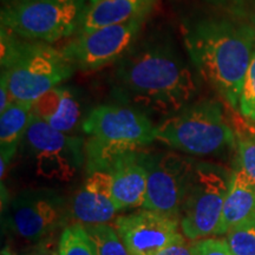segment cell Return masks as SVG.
Returning <instances> with one entry per match:
<instances>
[{"label":"cell","instance_id":"6da1fadb","mask_svg":"<svg viewBox=\"0 0 255 255\" xmlns=\"http://www.w3.org/2000/svg\"><path fill=\"white\" fill-rule=\"evenodd\" d=\"M115 85L130 107L165 117L187 107L197 91L193 71L173 47L164 44L130 50L117 62Z\"/></svg>","mask_w":255,"mask_h":255},{"label":"cell","instance_id":"7a4b0ae2","mask_svg":"<svg viewBox=\"0 0 255 255\" xmlns=\"http://www.w3.org/2000/svg\"><path fill=\"white\" fill-rule=\"evenodd\" d=\"M183 40L201 77L233 108H239L255 50V28L226 19H208L187 27Z\"/></svg>","mask_w":255,"mask_h":255},{"label":"cell","instance_id":"3957f363","mask_svg":"<svg viewBox=\"0 0 255 255\" xmlns=\"http://www.w3.org/2000/svg\"><path fill=\"white\" fill-rule=\"evenodd\" d=\"M75 69L62 50L1 27V76L14 101L34 103L71 77Z\"/></svg>","mask_w":255,"mask_h":255},{"label":"cell","instance_id":"277c9868","mask_svg":"<svg viewBox=\"0 0 255 255\" xmlns=\"http://www.w3.org/2000/svg\"><path fill=\"white\" fill-rule=\"evenodd\" d=\"M156 126L130 105H100L83 122L87 174L109 170L122 156L156 141Z\"/></svg>","mask_w":255,"mask_h":255},{"label":"cell","instance_id":"5b68a950","mask_svg":"<svg viewBox=\"0 0 255 255\" xmlns=\"http://www.w3.org/2000/svg\"><path fill=\"white\" fill-rule=\"evenodd\" d=\"M156 139L194 156H218L237 146V133L221 104L210 100L188 104L167 117L156 128Z\"/></svg>","mask_w":255,"mask_h":255},{"label":"cell","instance_id":"8992f818","mask_svg":"<svg viewBox=\"0 0 255 255\" xmlns=\"http://www.w3.org/2000/svg\"><path fill=\"white\" fill-rule=\"evenodd\" d=\"M83 0H15L0 14L1 27L27 40L55 43L78 31Z\"/></svg>","mask_w":255,"mask_h":255},{"label":"cell","instance_id":"52a82bcc","mask_svg":"<svg viewBox=\"0 0 255 255\" xmlns=\"http://www.w3.org/2000/svg\"><path fill=\"white\" fill-rule=\"evenodd\" d=\"M231 178L232 173L221 165L196 163L180 216L181 229L187 239L196 241L215 235Z\"/></svg>","mask_w":255,"mask_h":255},{"label":"cell","instance_id":"ba28073f","mask_svg":"<svg viewBox=\"0 0 255 255\" xmlns=\"http://www.w3.org/2000/svg\"><path fill=\"white\" fill-rule=\"evenodd\" d=\"M24 141L34 161L37 175L45 180L70 182L85 161L82 138L55 130L34 115Z\"/></svg>","mask_w":255,"mask_h":255},{"label":"cell","instance_id":"9c48e42d","mask_svg":"<svg viewBox=\"0 0 255 255\" xmlns=\"http://www.w3.org/2000/svg\"><path fill=\"white\" fill-rule=\"evenodd\" d=\"M148 173L143 208L180 219L196 162L177 152L142 154Z\"/></svg>","mask_w":255,"mask_h":255},{"label":"cell","instance_id":"30bf717a","mask_svg":"<svg viewBox=\"0 0 255 255\" xmlns=\"http://www.w3.org/2000/svg\"><path fill=\"white\" fill-rule=\"evenodd\" d=\"M144 18L77 33L62 51L76 69L91 71L119 62L131 49Z\"/></svg>","mask_w":255,"mask_h":255},{"label":"cell","instance_id":"8fae6325","mask_svg":"<svg viewBox=\"0 0 255 255\" xmlns=\"http://www.w3.org/2000/svg\"><path fill=\"white\" fill-rule=\"evenodd\" d=\"M64 199L49 189L21 191L12 201L8 223L15 234L31 242L43 240L65 222Z\"/></svg>","mask_w":255,"mask_h":255},{"label":"cell","instance_id":"7c38bea8","mask_svg":"<svg viewBox=\"0 0 255 255\" xmlns=\"http://www.w3.org/2000/svg\"><path fill=\"white\" fill-rule=\"evenodd\" d=\"M114 226L130 255H154L184 237L180 219L150 209L119 216Z\"/></svg>","mask_w":255,"mask_h":255},{"label":"cell","instance_id":"4fadbf2b","mask_svg":"<svg viewBox=\"0 0 255 255\" xmlns=\"http://www.w3.org/2000/svg\"><path fill=\"white\" fill-rule=\"evenodd\" d=\"M119 212L113 196V176L109 170L87 174V180L75 194L71 215L83 226L109 223Z\"/></svg>","mask_w":255,"mask_h":255},{"label":"cell","instance_id":"5bb4252c","mask_svg":"<svg viewBox=\"0 0 255 255\" xmlns=\"http://www.w3.org/2000/svg\"><path fill=\"white\" fill-rule=\"evenodd\" d=\"M113 196L119 210L144 205L148 188V173L143 163L142 152H130L111 165Z\"/></svg>","mask_w":255,"mask_h":255},{"label":"cell","instance_id":"9a60e30c","mask_svg":"<svg viewBox=\"0 0 255 255\" xmlns=\"http://www.w3.org/2000/svg\"><path fill=\"white\" fill-rule=\"evenodd\" d=\"M156 0H97L85 8L77 33L145 18Z\"/></svg>","mask_w":255,"mask_h":255},{"label":"cell","instance_id":"2e32d148","mask_svg":"<svg viewBox=\"0 0 255 255\" xmlns=\"http://www.w3.org/2000/svg\"><path fill=\"white\" fill-rule=\"evenodd\" d=\"M33 115L55 130L69 133L77 127L81 107L70 89L58 85L34 102Z\"/></svg>","mask_w":255,"mask_h":255},{"label":"cell","instance_id":"e0dca14e","mask_svg":"<svg viewBox=\"0 0 255 255\" xmlns=\"http://www.w3.org/2000/svg\"><path fill=\"white\" fill-rule=\"evenodd\" d=\"M255 214V183L240 169L232 173L228 193L223 203L215 235H226L233 227Z\"/></svg>","mask_w":255,"mask_h":255},{"label":"cell","instance_id":"ac0fdd59","mask_svg":"<svg viewBox=\"0 0 255 255\" xmlns=\"http://www.w3.org/2000/svg\"><path fill=\"white\" fill-rule=\"evenodd\" d=\"M33 117V103L13 101L0 113V177L4 178L6 168L17 151Z\"/></svg>","mask_w":255,"mask_h":255},{"label":"cell","instance_id":"d6986e66","mask_svg":"<svg viewBox=\"0 0 255 255\" xmlns=\"http://www.w3.org/2000/svg\"><path fill=\"white\" fill-rule=\"evenodd\" d=\"M57 251L59 255H98L87 229L78 222L62 232Z\"/></svg>","mask_w":255,"mask_h":255},{"label":"cell","instance_id":"ffe728a7","mask_svg":"<svg viewBox=\"0 0 255 255\" xmlns=\"http://www.w3.org/2000/svg\"><path fill=\"white\" fill-rule=\"evenodd\" d=\"M98 255H130L115 227L104 225L84 226Z\"/></svg>","mask_w":255,"mask_h":255},{"label":"cell","instance_id":"44dd1931","mask_svg":"<svg viewBox=\"0 0 255 255\" xmlns=\"http://www.w3.org/2000/svg\"><path fill=\"white\" fill-rule=\"evenodd\" d=\"M225 240L234 255H255V214L233 227Z\"/></svg>","mask_w":255,"mask_h":255},{"label":"cell","instance_id":"7402d4cb","mask_svg":"<svg viewBox=\"0 0 255 255\" xmlns=\"http://www.w3.org/2000/svg\"><path fill=\"white\" fill-rule=\"evenodd\" d=\"M238 169L255 183V133L237 130Z\"/></svg>","mask_w":255,"mask_h":255},{"label":"cell","instance_id":"603a6c76","mask_svg":"<svg viewBox=\"0 0 255 255\" xmlns=\"http://www.w3.org/2000/svg\"><path fill=\"white\" fill-rule=\"evenodd\" d=\"M239 110L248 121H255V50L245 76Z\"/></svg>","mask_w":255,"mask_h":255},{"label":"cell","instance_id":"cb8c5ba5","mask_svg":"<svg viewBox=\"0 0 255 255\" xmlns=\"http://www.w3.org/2000/svg\"><path fill=\"white\" fill-rule=\"evenodd\" d=\"M194 255H234L222 239H201L194 244Z\"/></svg>","mask_w":255,"mask_h":255},{"label":"cell","instance_id":"d4e9b609","mask_svg":"<svg viewBox=\"0 0 255 255\" xmlns=\"http://www.w3.org/2000/svg\"><path fill=\"white\" fill-rule=\"evenodd\" d=\"M194 244L195 241L183 237L162 248L154 255H194Z\"/></svg>","mask_w":255,"mask_h":255},{"label":"cell","instance_id":"484cf974","mask_svg":"<svg viewBox=\"0 0 255 255\" xmlns=\"http://www.w3.org/2000/svg\"><path fill=\"white\" fill-rule=\"evenodd\" d=\"M0 84H1L0 85V113H2V111H4L14 100L12 98L7 82H6L4 76H1V82H0Z\"/></svg>","mask_w":255,"mask_h":255},{"label":"cell","instance_id":"4316f807","mask_svg":"<svg viewBox=\"0 0 255 255\" xmlns=\"http://www.w3.org/2000/svg\"><path fill=\"white\" fill-rule=\"evenodd\" d=\"M30 255H59L58 251L52 250V248L47 246H39L36 247L31 252Z\"/></svg>","mask_w":255,"mask_h":255},{"label":"cell","instance_id":"83f0119b","mask_svg":"<svg viewBox=\"0 0 255 255\" xmlns=\"http://www.w3.org/2000/svg\"><path fill=\"white\" fill-rule=\"evenodd\" d=\"M1 255H15L13 252H11L8 250V248H5V250H2L1 252Z\"/></svg>","mask_w":255,"mask_h":255},{"label":"cell","instance_id":"f1b7e54d","mask_svg":"<svg viewBox=\"0 0 255 255\" xmlns=\"http://www.w3.org/2000/svg\"><path fill=\"white\" fill-rule=\"evenodd\" d=\"M251 122V126H250V130L251 131H253L255 133V121H250Z\"/></svg>","mask_w":255,"mask_h":255},{"label":"cell","instance_id":"f546056e","mask_svg":"<svg viewBox=\"0 0 255 255\" xmlns=\"http://www.w3.org/2000/svg\"><path fill=\"white\" fill-rule=\"evenodd\" d=\"M90 1H91V2H94V1H97V0H90Z\"/></svg>","mask_w":255,"mask_h":255}]
</instances>
